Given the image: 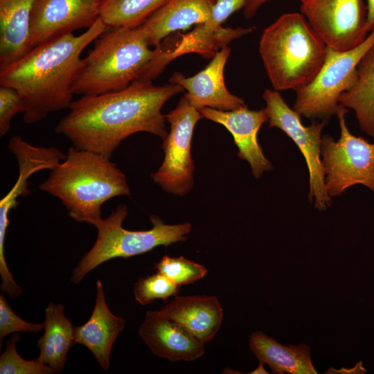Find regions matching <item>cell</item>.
Wrapping results in <instances>:
<instances>
[{"instance_id":"6da1fadb","label":"cell","mask_w":374,"mask_h":374,"mask_svg":"<svg viewBox=\"0 0 374 374\" xmlns=\"http://www.w3.org/2000/svg\"><path fill=\"white\" fill-rule=\"evenodd\" d=\"M184 91L177 84L157 86L137 80L121 90L82 96L72 101L55 131L75 148L110 158L122 141L135 133L148 132L164 139L168 132L161 108Z\"/></svg>"},{"instance_id":"7a4b0ae2","label":"cell","mask_w":374,"mask_h":374,"mask_svg":"<svg viewBox=\"0 0 374 374\" xmlns=\"http://www.w3.org/2000/svg\"><path fill=\"white\" fill-rule=\"evenodd\" d=\"M109 28L100 17L81 35L69 33L39 44L0 70V84L15 89L24 100V123L34 124L69 107L82 66L80 55Z\"/></svg>"},{"instance_id":"3957f363","label":"cell","mask_w":374,"mask_h":374,"mask_svg":"<svg viewBox=\"0 0 374 374\" xmlns=\"http://www.w3.org/2000/svg\"><path fill=\"white\" fill-rule=\"evenodd\" d=\"M39 188L60 199L72 219L93 226L102 219L105 202L130 195L125 174L109 158L73 146Z\"/></svg>"},{"instance_id":"277c9868","label":"cell","mask_w":374,"mask_h":374,"mask_svg":"<svg viewBox=\"0 0 374 374\" xmlns=\"http://www.w3.org/2000/svg\"><path fill=\"white\" fill-rule=\"evenodd\" d=\"M258 49L274 90L296 91L315 78L328 46L301 13L290 12L264 29Z\"/></svg>"},{"instance_id":"5b68a950","label":"cell","mask_w":374,"mask_h":374,"mask_svg":"<svg viewBox=\"0 0 374 374\" xmlns=\"http://www.w3.org/2000/svg\"><path fill=\"white\" fill-rule=\"evenodd\" d=\"M143 28L109 27L98 38L73 87L76 95L95 96L121 90L139 80L155 56Z\"/></svg>"},{"instance_id":"8992f818","label":"cell","mask_w":374,"mask_h":374,"mask_svg":"<svg viewBox=\"0 0 374 374\" xmlns=\"http://www.w3.org/2000/svg\"><path fill=\"white\" fill-rule=\"evenodd\" d=\"M127 214V206L121 204L107 218H102L94 225L98 231L96 240L73 270L72 283H79L89 272L111 259L127 258L145 253L160 245L184 242L192 229L189 222L166 224L158 216L152 215L150 229L130 231L123 227Z\"/></svg>"},{"instance_id":"52a82bcc","label":"cell","mask_w":374,"mask_h":374,"mask_svg":"<svg viewBox=\"0 0 374 374\" xmlns=\"http://www.w3.org/2000/svg\"><path fill=\"white\" fill-rule=\"evenodd\" d=\"M374 44V29L363 42L348 51L328 47L325 60L313 80L296 91L294 109L310 119H328L336 114L340 96L357 79V65Z\"/></svg>"},{"instance_id":"ba28073f","label":"cell","mask_w":374,"mask_h":374,"mask_svg":"<svg viewBox=\"0 0 374 374\" xmlns=\"http://www.w3.org/2000/svg\"><path fill=\"white\" fill-rule=\"evenodd\" d=\"M346 107L339 104L336 115L341 134L337 141L322 136L321 157L326 191L331 197L362 184L374 192V143L352 134L346 123Z\"/></svg>"},{"instance_id":"9c48e42d","label":"cell","mask_w":374,"mask_h":374,"mask_svg":"<svg viewBox=\"0 0 374 374\" xmlns=\"http://www.w3.org/2000/svg\"><path fill=\"white\" fill-rule=\"evenodd\" d=\"M166 117L170 132L163 139L164 158L151 177L165 191L181 197L193 186L195 166L191 143L195 126L203 116L184 94Z\"/></svg>"},{"instance_id":"30bf717a","label":"cell","mask_w":374,"mask_h":374,"mask_svg":"<svg viewBox=\"0 0 374 374\" xmlns=\"http://www.w3.org/2000/svg\"><path fill=\"white\" fill-rule=\"evenodd\" d=\"M262 98L269 127L283 131L298 146L303 154L309 172L310 202L314 200L319 210L326 209L331 203L325 186L324 170L321 159V132L326 122L303 125L301 114L292 109L278 91L265 89Z\"/></svg>"},{"instance_id":"8fae6325","label":"cell","mask_w":374,"mask_h":374,"mask_svg":"<svg viewBox=\"0 0 374 374\" xmlns=\"http://www.w3.org/2000/svg\"><path fill=\"white\" fill-rule=\"evenodd\" d=\"M301 13L325 42L335 51L357 46L368 35L364 0H302Z\"/></svg>"},{"instance_id":"7c38bea8","label":"cell","mask_w":374,"mask_h":374,"mask_svg":"<svg viewBox=\"0 0 374 374\" xmlns=\"http://www.w3.org/2000/svg\"><path fill=\"white\" fill-rule=\"evenodd\" d=\"M105 0H34L32 47L73 31L90 28L100 17Z\"/></svg>"},{"instance_id":"4fadbf2b","label":"cell","mask_w":374,"mask_h":374,"mask_svg":"<svg viewBox=\"0 0 374 374\" xmlns=\"http://www.w3.org/2000/svg\"><path fill=\"white\" fill-rule=\"evenodd\" d=\"M248 0H215L211 16L197 24L190 32L181 34L179 42L170 53V62L188 53H197L205 59L213 58L217 52L233 39L253 31V28H236L222 26L233 13L244 8Z\"/></svg>"},{"instance_id":"5bb4252c","label":"cell","mask_w":374,"mask_h":374,"mask_svg":"<svg viewBox=\"0 0 374 374\" xmlns=\"http://www.w3.org/2000/svg\"><path fill=\"white\" fill-rule=\"evenodd\" d=\"M230 53L231 48L226 46L195 75L186 77L175 72L170 78V83L181 86L187 91L185 95L189 101L199 109L210 107L231 111L245 106L244 100L232 94L224 82V71Z\"/></svg>"},{"instance_id":"9a60e30c","label":"cell","mask_w":374,"mask_h":374,"mask_svg":"<svg viewBox=\"0 0 374 374\" xmlns=\"http://www.w3.org/2000/svg\"><path fill=\"white\" fill-rule=\"evenodd\" d=\"M199 110L203 118L223 125L231 134L238 148V157L249 163L255 178L272 169L271 163L265 157L257 139L262 125L268 121L264 109L251 110L245 105L231 111L210 107Z\"/></svg>"},{"instance_id":"2e32d148","label":"cell","mask_w":374,"mask_h":374,"mask_svg":"<svg viewBox=\"0 0 374 374\" xmlns=\"http://www.w3.org/2000/svg\"><path fill=\"white\" fill-rule=\"evenodd\" d=\"M139 335L153 355L170 362L193 361L204 354V343L159 310L146 312Z\"/></svg>"},{"instance_id":"e0dca14e","label":"cell","mask_w":374,"mask_h":374,"mask_svg":"<svg viewBox=\"0 0 374 374\" xmlns=\"http://www.w3.org/2000/svg\"><path fill=\"white\" fill-rule=\"evenodd\" d=\"M8 150L15 156L19 166V177L11 190L0 202V258H5L4 244L9 213L18 204L17 197L30 193L28 179L35 172L52 170L64 160V155L57 148L35 147L19 136H12Z\"/></svg>"},{"instance_id":"ac0fdd59","label":"cell","mask_w":374,"mask_h":374,"mask_svg":"<svg viewBox=\"0 0 374 374\" xmlns=\"http://www.w3.org/2000/svg\"><path fill=\"white\" fill-rule=\"evenodd\" d=\"M125 325V319L114 315L109 310L103 283L98 280L92 314L85 323L74 326L73 343L87 347L101 368L107 371L109 367L112 346Z\"/></svg>"},{"instance_id":"d6986e66","label":"cell","mask_w":374,"mask_h":374,"mask_svg":"<svg viewBox=\"0 0 374 374\" xmlns=\"http://www.w3.org/2000/svg\"><path fill=\"white\" fill-rule=\"evenodd\" d=\"M159 312L184 326L203 343L209 342L219 330L223 310L214 296H177Z\"/></svg>"},{"instance_id":"ffe728a7","label":"cell","mask_w":374,"mask_h":374,"mask_svg":"<svg viewBox=\"0 0 374 374\" xmlns=\"http://www.w3.org/2000/svg\"><path fill=\"white\" fill-rule=\"evenodd\" d=\"M215 0H168L140 26L150 46H156L173 33L188 30L206 21Z\"/></svg>"},{"instance_id":"44dd1931","label":"cell","mask_w":374,"mask_h":374,"mask_svg":"<svg viewBox=\"0 0 374 374\" xmlns=\"http://www.w3.org/2000/svg\"><path fill=\"white\" fill-rule=\"evenodd\" d=\"M34 0H0V70L27 54Z\"/></svg>"},{"instance_id":"7402d4cb","label":"cell","mask_w":374,"mask_h":374,"mask_svg":"<svg viewBox=\"0 0 374 374\" xmlns=\"http://www.w3.org/2000/svg\"><path fill=\"white\" fill-rule=\"evenodd\" d=\"M249 346L259 362L267 364L273 373L317 374L310 347L304 344L285 346L262 332L251 333Z\"/></svg>"},{"instance_id":"603a6c76","label":"cell","mask_w":374,"mask_h":374,"mask_svg":"<svg viewBox=\"0 0 374 374\" xmlns=\"http://www.w3.org/2000/svg\"><path fill=\"white\" fill-rule=\"evenodd\" d=\"M44 332L37 341L39 362L61 373L67 353L73 343L74 326L64 314L62 304L50 303L45 309Z\"/></svg>"},{"instance_id":"cb8c5ba5","label":"cell","mask_w":374,"mask_h":374,"mask_svg":"<svg viewBox=\"0 0 374 374\" xmlns=\"http://www.w3.org/2000/svg\"><path fill=\"white\" fill-rule=\"evenodd\" d=\"M339 103L353 109L361 130L374 138V44L359 61L357 79L340 96Z\"/></svg>"},{"instance_id":"d4e9b609","label":"cell","mask_w":374,"mask_h":374,"mask_svg":"<svg viewBox=\"0 0 374 374\" xmlns=\"http://www.w3.org/2000/svg\"><path fill=\"white\" fill-rule=\"evenodd\" d=\"M168 0H105L100 14L109 27H137Z\"/></svg>"},{"instance_id":"484cf974","label":"cell","mask_w":374,"mask_h":374,"mask_svg":"<svg viewBox=\"0 0 374 374\" xmlns=\"http://www.w3.org/2000/svg\"><path fill=\"white\" fill-rule=\"evenodd\" d=\"M154 268L179 287L203 278L208 271L204 265L183 256L172 258L164 256L154 265Z\"/></svg>"},{"instance_id":"4316f807","label":"cell","mask_w":374,"mask_h":374,"mask_svg":"<svg viewBox=\"0 0 374 374\" xmlns=\"http://www.w3.org/2000/svg\"><path fill=\"white\" fill-rule=\"evenodd\" d=\"M179 286L159 272L139 278L134 283V295L135 300L142 305H145L157 299L166 301L172 296H176Z\"/></svg>"},{"instance_id":"83f0119b","label":"cell","mask_w":374,"mask_h":374,"mask_svg":"<svg viewBox=\"0 0 374 374\" xmlns=\"http://www.w3.org/2000/svg\"><path fill=\"white\" fill-rule=\"evenodd\" d=\"M21 336L15 334L6 341V347L0 356L1 374H53L49 366L35 360H26L17 353L16 345Z\"/></svg>"},{"instance_id":"f1b7e54d","label":"cell","mask_w":374,"mask_h":374,"mask_svg":"<svg viewBox=\"0 0 374 374\" xmlns=\"http://www.w3.org/2000/svg\"><path fill=\"white\" fill-rule=\"evenodd\" d=\"M44 324L33 323L23 320L11 308L3 294L0 295V345L2 339L11 333L18 332H39Z\"/></svg>"},{"instance_id":"f546056e","label":"cell","mask_w":374,"mask_h":374,"mask_svg":"<svg viewBox=\"0 0 374 374\" xmlns=\"http://www.w3.org/2000/svg\"><path fill=\"white\" fill-rule=\"evenodd\" d=\"M25 105L19 92L11 87L0 84V136H4L10 130L12 117L24 112Z\"/></svg>"},{"instance_id":"4dcf8cb0","label":"cell","mask_w":374,"mask_h":374,"mask_svg":"<svg viewBox=\"0 0 374 374\" xmlns=\"http://www.w3.org/2000/svg\"><path fill=\"white\" fill-rule=\"evenodd\" d=\"M269 0H249L247 6L244 8V15L247 19H251L256 14L258 9L265 3ZM301 1L302 0H299Z\"/></svg>"},{"instance_id":"1f68e13d","label":"cell","mask_w":374,"mask_h":374,"mask_svg":"<svg viewBox=\"0 0 374 374\" xmlns=\"http://www.w3.org/2000/svg\"><path fill=\"white\" fill-rule=\"evenodd\" d=\"M367 6L366 28L369 33L374 29V0H365Z\"/></svg>"},{"instance_id":"d6a6232c","label":"cell","mask_w":374,"mask_h":374,"mask_svg":"<svg viewBox=\"0 0 374 374\" xmlns=\"http://www.w3.org/2000/svg\"><path fill=\"white\" fill-rule=\"evenodd\" d=\"M366 370L364 368L362 362H359L353 368L350 369H346L342 368L341 370H335L333 368H330L327 373H364Z\"/></svg>"},{"instance_id":"836d02e7","label":"cell","mask_w":374,"mask_h":374,"mask_svg":"<svg viewBox=\"0 0 374 374\" xmlns=\"http://www.w3.org/2000/svg\"><path fill=\"white\" fill-rule=\"evenodd\" d=\"M249 373L250 374H261V373L268 374L269 373L267 372V371L264 368V363L259 362V366H258V368H256L255 370H253L252 372Z\"/></svg>"}]
</instances>
